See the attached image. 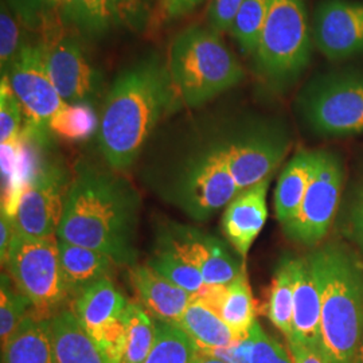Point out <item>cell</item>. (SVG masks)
<instances>
[{
    "mask_svg": "<svg viewBox=\"0 0 363 363\" xmlns=\"http://www.w3.org/2000/svg\"><path fill=\"white\" fill-rule=\"evenodd\" d=\"M140 198L130 182L88 163H78L66 195L57 238L99 250L116 265L133 267Z\"/></svg>",
    "mask_w": 363,
    "mask_h": 363,
    "instance_id": "obj_1",
    "label": "cell"
},
{
    "mask_svg": "<svg viewBox=\"0 0 363 363\" xmlns=\"http://www.w3.org/2000/svg\"><path fill=\"white\" fill-rule=\"evenodd\" d=\"M177 106L169 66L157 55L127 69L106 94L99 143L109 167H130L162 116Z\"/></svg>",
    "mask_w": 363,
    "mask_h": 363,
    "instance_id": "obj_2",
    "label": "cell"
},
{
    "mask_svg": "<svg viewBox=\"0 0 363 363\" xmlns=\"http://www.w3.org/2000/svg\"><path fill=\"white\" fill-rule=\"evenodd\" d=\"M322 294V358L355 363L363 337V262L343 245L310 255Z\"/></svg>",
    "mask_w": 363,
    "mask_h": 363,
    "instance_id": "obj_3",
    "label": "cell"
},
{
    "mask_svg": "<svg viewBox=\"0 0 363 363\" xmlns=\"http://www.w3.org/2000/svg\"><path fill=\"white\" fill-rule=\"evenodd\" d=\"M169 72L177 104L196 108L240 84L244 70L218 31L193 26L169 48Z\"/></svg>",
    "mask_w": 363,
    "mask_h": 363,
    "instance_id": "obj_4",
    "label": "cell"
},
{
    "mask_svg": "<svg viewBox=\"0 0 363 363\" xmlns=\"http://www.w3.org/2000/svg\"><path fill=\"white\" fill-rule=\"evenodd\" d=\"M311 52L306 1L271 0L253 54L259 74L274 89H284L310 65Z\"/></svg>",
    "mask_w": 363,
    "mask_h": 363,
    "instance_id": "obj_5",
    "label": "cell"
},
{
    "mask_svg": "<svg viewBox=\"0 0 363 363\" xmlns=\"http://www.w3.org/2000/svg\"><path fill=\"white\" fill-rule=\"evenodd\" d=\"M7 272L33 304V313L52 319L62 310L66 292L57 237L37 238L15 233L7 256Z\"/></svg>",
    "mask_w": 363,
    "mask_h": 363,
    "instance_id": "obj_6",
    "label": "cell"
},
{
    "mask_svg": "<svg viewBox=\"0 0 363 363\" xmlns=\"http://www.w3.org/2000/svg\"><path fill=\"white\" fill-rule=\"evenodd\" d=\"M298 106L312 130L327 136L363 133V70L331 73L301 93Z\"/></svg>",
    "mask_w": 363,
    "mask_h": 363,
    "instance_id": "obj_7",
    "label": "cell"
},
{
    "mask_svg": "<svg viewBox=\"0 0 363 363\" xmlns=\"http://www.w3.org/2000/svg\"><path fill=\"white\" fill-rule=\"evenodd\" d=\"M6 77L22 105L26 118L23 130L48 145L50 120L66 103L52 84L43 45H23Z\"/></svg>",
    "mask_w": 363,
    "mask_h": 363,
    "instance_id": "obj_8",
    "label": "cell"
},
{
    "mask_svg": "<svg viewBox=\"0 0 363 363\" xmlns=\"http://www.w3.org/2000/svg\"><path fill=\"white\" fill-rule=\"evenodd\" d=\"M130 306L109 277L88 286L73 301V312L104 355L121 363L130 327Z\"/></svg>",
    "mask_w": 363,
    "mask_h": 363,
    "instance_id": "obj_9",
    "label": "cell"
},
{
    "mask_svg": "<svg viewBox=\"0 0 363 363\" xmlns=\"http://www.w3.org/2000/svg\"><path fill=\"white\" fill-rule=\"evenodd\" d=\"M342 184L343 171L337 156L316 151L311 179L301 206L296 217L283 226L286 235L308 247L322 241L335 218Z\"/></svg>",
    "mask_w": 363,
    "mask_h": 363,
    "instance_id": "obj_10",
    "label": "cell"
},
{
    "mask_svg": "<svg viewBox=\"0 0 363 363\" xmlns=\"http://www.w3.org/2000/svg\"><path fill=\"white\" fill-rule=\"evenodd\" d=\"M240 194L220 144L195 157L175 186L178 208L195 220H206Z\"/></svg>",
    "mask_w": 363,
    "mask_h": 363,
    "instance_id": "obj_11",
    "label": "cell"
},
{
    "mask_svg": "<svg viewBox=\"0 0 363 363\" xmlns=\"http://www.w3.org/2000/svg\"><path fill=\"white\" fill-rule=\"evenodd\" d=\"M70 182L60 164L45 160L22 191L13 217L15 233L37 238L57 237Z\"/></svg>",
    "mask_w": 363,
    "mask_h": 363,
    "instance_id": "obj_12",
    "label": "cell"
},
{
    "mask_svg": "<svg viewBox=\"0 0 363 363\" xmlns=\"http://www.w3.org/2000/svg\"><path fill=\"white\" fill-rule=\"evenodd\" d=\"M312 35L328 60L363 54V1H320L313 13Z\"/></svg>",
    "mask_w": 363,
    "mask_h": 363,
    "instance_id": "obj_13",
    "label": "cell"
},
{
    "mask_svg": "<svg viewBox=\"0 0 363 363\" xmlns=\"http://www.w3.org/2000/svg\"><path fill=\"white\" fill-rule=\"evenodd\" d=\"M220 147L241 193L272 177L286 156L288 143L274 132L259 130Z\"/></svg>",
    "mask_w": 363,
    "mask_h": 363,
    "instance_id": "obj_14",
    "label": "cell"
},
{
    "mask_svg": "<svg viewBox=\"0 0 363 363\" xmlns=\"http://www.w3.org/2000/svg\"><path fill=\"white\" fill-rule=\"evenodd\" d=\"M162 241L194 265L206 286H228L244 267L214 235L186 226H175Z\"/></svg>",
    "mask_w": 363,
    "mask_h": 363,
    "instance_id": "obj_15",
    "label": "cell"
},
{
    "mask_svg": "<svg viewBox=\"0 0 363 363\" xmlns=\"http://www.w3.org/2000/svg\"><path fill=\"white\" fill-rule=\"evenodd\" d=\"M52 84L66 104L85 103L99 86V73L77 40L70 37L42 43Z\"/></svg>",
    "mask_w": 363,
    "mask_h": 363,
    "instance_id": "obj_16",
    "label": "cell"
},
{
    "mask_svg": "<svg viewBox=\"0 0 363 363\" xmlns=\"http://www.w3.org/2000/svg\"><path fill=\"white\" fill-rule=\"evenodd\" d=\"M322 294L319 279L310 255L296 259L292 335L286 340H296L322 357Z\"/></svg>",
    "mask_w": 363,
    "mask_h": 363,
    "instance_id": "obj_17",
    "label": "cell"
},
{
    "mask_svg": "<svg viewBox=\"0 0 363 363\" xmlns=\"http://www.w3.org/2000/svg\"><path fill=\"white\" fill-rule=\"evenodd\" d=\"M269 183L271 178L235 195L223 213V233L241 259H247L249 249L268 218L267 193Z\"/></svg>",
    "mask_w": 363,
    "mask_h": 363,
    "instance_id": "obj_18",
    "label": "cell"
},
{
    "mask_svg": "<svg viewBox=\"0 0 363 363\" xmlns=\"http://www.w3.org/2000/svg\"><path fill=\"white\" fill-rule=\"evenodd\" d=\"M130 281L135 286L142 306L157 320L177 325L195 295L175 286L154 271L148 264L130 268Z\"/></svg>",
    "mask_w": 363,
    "mask_h": 363,
    "instance_id": "obj_19",
    "label": "cell"
},
{
    "mask_svg": "<svg viewBox=\"0 0 363 363\" xmlns=\"http://www.w3.org/2000/svg\"><path fill=\"white\" fill-rule=\"evenodd\" d=\"M198 298L220 313L222 320L238 339L249 335L256 322V307L245 268L228 286H208Z\"/></svg>",
    "mask_w": 363,
    "mask_h": 363,
    "instance_id": "obj_20",
    "label": "cell"
},
{
    "mask_svg": "<svg viewBox=\"0 0 363 363\" xmlns=\"http://www.w3.org/2000/svg\"><path fill=\"white\" fill-rule=\"evenodd\" d=\"M60 242V261L62 279L69 298H77L88 286L106 279L116 265L104 253L79 247L62 240Z\"/></svg>",
    "mask_w": 363,
    "mask_h": 363,
    "instance_id": "obj_21",
    "label": "cell"
},
{
    "mask_svg": "<svg viewBox=\"0 0 363 363\" xmlns=\"http://www.w3.org/2000/svg\"><path fill=\"white\" fill-rule=\"evenodd\" d=\"M50 320L55 363H106L73 310H61Z\"/></svg>",
    "mask_w": 363,
    "mask_h": 363,
    "instance_id": "obj_22",
    "label": "cell"
},
{
    "mask_svg": "<svg viewBox=\"0 0 363 363\" xmlns=\"http://www.w3.org/2000/svg\"><path fill=\"white\" fill-rule=\"evenodd\" d=\"M1 357L3 363H55L52 320L28 313L1 346Z\"/></svg>",
    "mask_w": 363,
    "mask_h": 363,
    "instance_id": "obj_23",
    "label": "cell"
},
{
    "mask_svg": "<svg viewBox=\"0 0 363 363\" xmlns=\"http://www.w3.org/2000/svg\"><path fill=\"white\" fill-rule=\"evenodd\" d=\"M175 325L194 340L199 350L229 347L241 340L222 320L220 313L198 296H195Z\"/></svg>",
    "mask_w": 363,
    "mask_h": 363,
    "instance_id": "obj_24",
    "label": "cell"
},
{
    "mask_svg": "<svg viewBox=\"0 0 363 363\" xmlns=\"http://www.w3.org/2000/svg\"><path fill=\"white\" fill-rule=\"evenodd\" d=\"M315 152L301 151L294 156L283 169L274 191V211L284 226L294 220L301 206L311 179Z\"/></svg>",
    "mask_w": 363,
    "mask_h": 363,
    "instance_id": "obj_25",
    "label": "cell"
},
{
    "mask_svg": "<svg viewBox=\"0 0 363 363\" xmlns=\"http://www.w3.org/2000/svg\"><path fill=\"white\" fill-rule=\"evenodd\" d=\"M296 259H283L273 274L267 315L286 339L292 335Z\"/></svg>",
    "mask_w": 363,
    "mask_h": 363,
    "instance_id": "obj_26",
    "label": "cell"
},
{
    "mask_svg": "<svg viewBox=\"0 0 363 363\" xmlns=\"http://www.w3.org/2000/svg\"><path fill=\"white\" fill-rule=\"evenodd\" d=\"M148 265L171 283L193 295H199L206 288L201 273L194 265L162 240L148 261Z\"/></svg>",
    "mask_w": 363,
    "mask_h": 363,
    "instance_id": "obj_27",
    "label": "cell"
},
{
    "mask_svg": "<svg viewBox=\"0 0 363 363\" xmlns=\"http://www.w3.org/2000/svg\"><path fill=\"white\" fill-rule=\"evenodd\" d=\"M62 19L89 37H100L116 25L113 0H70Z\"/></svg>",
    "mask_w": 363,
    "mask_h": 363,
    "instance_id": "obj_28",
    "label": "cell"
},
{
    "mask_svg": "<svg viewBox=\"0 0 363 363\" xmlns=\"http://www.w3.org/2000/svg\"><path fill=\"white\" fill-rule=\"evenodd\" d=\"M196 345L178 325L156 322L152 350L144 363H193Z\"/></svg>",
    "mask_w": 363,
    "mask_h": 363,
    "instance_id": "obj_29",
    "label": "cell"
},
{
    "mask_svg": "<svg viewBox=\"0 0 363 363\" xmlns=\"http://www.w3.org/2000/svg\"><path fill=\"white\" fill-rule=\"evenodd\" d=\"M271 0H244L230 27L240 49L245 54H255L259 34L265 23Z\"/></svg>",
    "mask_w": 363,
    "mask_h": 363,
    "instance_id": "obj_30",
    "label": "cell"
},
{
    "mask_svg": "<svg viewBox=\"0 0 363 363\" xmlns=\"http://www.w3.org/2000/svg\"><path fill=\"white\" fill-rule=\"evenodd\" d=\"M156 337V323L142 304L132 303L130 327L121 363H144L152 350Z\"/></svg>",
    "mask_w": 363,
    "mask_h": 363,
    "instance_id": "obj_31",
    "label": "cell"
},
{
    "mask_svg": "<svg viewBox=\"0 0 363 363\" xmlns=\"http://www.w3.org/2000/svg\"><path fill=\"white\" fill-rule=\"evenodd\" d=\"M97 127V118L85 103L65 104L50 120L49 128L61 139L81 142L91 136Z\"/></svg>",
    "mask_w": 363,
    "mask_h": 363,
    "instance_id": "obj_32",
    "label": "cell"
},
{
    "mask_svg": "<svg viewBox=\"0 0 363 363\" xmlns=\"http://www.w3.org/2000/svg\"><path fill=\"white\" fill-rule=\"evenodd\" d=\"M33 310L28 298L11 284V277L1 274L0 288V339L1 346L13 337L15 330Z\"/></svg>",
    "mask_w": 363,
    "mask_h": 363,
    "instance_id": "obj_33",
    "label": "cell"
},
{
    "mask_svg": "<svg viewBox=\"0 0 363 363\" xmlns=\"http://www.w3.org/2000/svg\"><path fill=\"white\" fill-rule=\"evenodd\" d=\"M23 109L15 96L9 78L1 76L0 84V142L7 143L22 133Z\"/></svg>",
    "mask_w": 363,
    "mask_h": 363,
    "instance_id": "obj_34",
    "label": "cell"
},
{
    "mask_svg": "<svg viewBox=\"0 0 363 363\" xmlns=\"http://www.w3.org/2000/svg\"><path fill=\"white\" fill-rule=\"evenodd\" d=\"M21 31L7 3L1 1L0 11V70L6 76L21 52Z\"/></svg>",
    "mask_w": 363,
    "mask_h": 363,
    "instance_id": "obj_35",
    "label": "cell"
},
{
    "mask_svg": "<svg viewBox=\"0 0 363 363\" xmlns=\"http://www.w3.org/2000/svg\"><path fill=\"white\" fill-rule=\"evenodd\" d=\"M252 354L250 363H294L288 347H284L277 339L268 335L256 320L250 328Z\"/></svg>",
    "mask_w": 363,
    "mask_h": 363,
    "instance_id": "obj_36",
    "label": "cell"
},
{
    "mask_svg": "<svg viewBox=\"0 0 363 363\" xmlns=\"http://www.w3.org/2000/svg\"><path fill=\"white\" fill-rule=\"evenodd\" d=\"M152 0H113L117 26L139 33L147 25Z\"/></svg>",
    "mask_w": 363,
    "mask_h": 363,
    "instance_id": "obj_37",
    "label": "cell"
},
{
    "mask_svg": "<svg viewBox=\"0 0 363 363\" xmlns=\"http://www.w3.org/2000/svg\"><path fill=\"white\" fill-rule=\"evenodd\" d=\"M244 0H211L208 18L216 31H229Z\"/></svg>",
    "mask_w": 363,
    "mask_h": 363,
    "instance_id": "obj_38",
    "label": "cell"
},
{
    "mask_svg": "<svg viewBox=\"0 0 363 363\" xmlns=\"http://www.w3.org/2000/svg\"><path fill=\"white\" fill-rule=\"evenodd\" d=\"M18 19L28 27L38 28L45 23L43 0H4Z\"/></svg>",
    "mask_w": 363,
    "mask_h": 363,
    "instance_id": "obj_39",
    "label": "cell"
},
{
    "mask_svg": "<svg viewBox=\"0 0 363 363\" xmlns=\"http://www.w3.org/2000/svg\"><path fill=\"white\" fill-rule=\"evenodd\" d=\"M0 259L1 264L4 265L15 237V223L13 218H11L4 210L0 211Z\"/></svg>",
    "mask_w": 363,
    "mask_h": 363,
    "instance_id": "obj_40",
    "label": "cell"
},
{
    "mask_svg": "<svg viewBox=\"0 0 363 363\" xmlns=\"http://www.w3.org/2000/svg\"><path fill=\"white\" fill-rule=\"evenodd\" d=\"M203 0H160V10L166 19H175L191 13Z\"/></svg>",
    "mask_w": 363,
    "mask_h": 363,
    "instance_id": "obj_41",
    "label": "cell"
},
{
    "mask_svg": "<svg viewBox=\"0 0 363 363\" xmlns=\"http://www.w3.org/2000/svg\"><path fill=\"white\" fill-rule=\"evenodd\" d=\"M286 347L294 359V363H325V359L307 346L296 340H286Z\"/></svg>",
    "mask_w": 363,
    "mask_h": 363,
    "instance_id": "obj_42",
    "label": "cell"
},
{
    "mask_svg": "<svg viewBox=\"0 0 363 363\" xmlns=\"http://www.w3.org/2000/svg\"><path fill=\"white\" fill-rule=\"evenodd\" d=\"M45 4V22L49 19L50 15H60L64 16L70 0H43Z\"/></svg>",
    "mask_w": 363,
    "mask_h": 363,
    "instance_id": "obj_43",
    "label": "cell"
},
{
    "mask_svg": "<svg viewBox=\"0 0 363 363\" xmlns=\"http://www.w3.org/2000/svg\"><path fill=\"white\" fill-rule=\"evenodd\" d=\"M354 226H355V232L358 234V238L363 245V194L361 195L354 211Z\"/></svg>",
    "mask_w": 363,
    "mask_h": 363,
    "instance_id": "obj_44",
    "label": "cell"
},
{
    "mask_svg": "<svg viewBox=\"0 0 363 363\" xmlns=\"http://www.w3.org/2000/svg\"><path fill=\"white\" fill-rule=\"evenodd\" d=\"M193 363H226L223 362V361H220L218 358H214V357H211V355H208V354H205V352H201V351L196 349V352H195L194 359H193Z\"/></svg>",
    "mask_w": 363,
    "mask_h": 363,
    "instance_id": "obj_45",
    "label": "cell"
},
{
    "mask_svg": "<svg viewBox=\"0 0 363 363\" xmlns=\"http://www.w3.org/2000/svg\"><path fill=\"white\" fill-rule=\"evenodd\" d=\"M355 363H363V337L359 350H358V355H357V362Z\"/></svg>",
    "mask_w": 363,
    "mask_h": 363,
    "instance_id": "obj_46",
    "label": "cell"
}]
</instances>
